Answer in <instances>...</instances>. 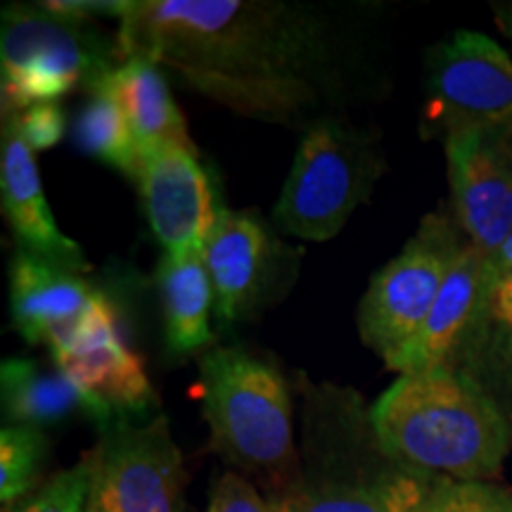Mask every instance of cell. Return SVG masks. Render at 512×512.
<instances>
[{
    "label": "cell",
    "mask_w": 512,
    "mask_h": 512,
    "mask_svg": "<svg viewBox=\"0 0 512 512\" xmlns=\"http://www.w3.org/2000/svg\"><path fill=\"white\" fill-rule=\"evenodd\" d=\"M121 62L119 41L102 34L88 19L57 15L43 3L3 10V114L60 105L76 88L91 93Z\"/></svg>",
    "instance_id": "cell-5"
},
{
    "label": "cell",
    "mask_w": 512,
    "mask_h": 512,
    "mask_svg": "<svg viewBox=\"0 0 512 512\" xmlns=\"http://www.w3.org/2000/svg\"><path fill=\"white\" fill-rule=\"evenodd\" d=\"M121 57L171 69L240 117L316 124L347 91V46L320 12L271 0H128Z\"/></svg>",
    "instance_id": "cell-1"
},
{
    "label": "cell",
    "mask_w": 512,
    "mask_h": 512,
    "mask_svg": "<svg viewBox=\"0 0 512 512\" xmlns=\"http://www.w3.org/2000/svg\"><path fill=\"white\" fill-rule=\"evenodd\" d=\"M48 10L57 12L64 17H76V19H88L91 17H119L124 19L128 10V0H50L43 3Z\"/></svg>",
    "instance_id": "cell-27"
},
{
    "label": "cell",
    "mask_w": 512,
    "mask_h": 512,
    "mask_svg": "<svg viewBox=\"0 0 512 512\" xmlns=\"http://www.w3.org/2000/svg\"><path fill=\"white\" fill-rule=\"evenodd\" d=\"M36 152L19 131L15 114H3V147H0V197L17 247L53 264L83 273L86 254L72 238L57 228L38 176Z\"/></svg>",
    "instance_id": "cell-15"
},
{
    "label": "cell",
    "mask_w": 512,
    "mask_h": 512,
    "mask_svg": "<svg viewBox=\"0 0 512 512\" xmlns=\"http://www.w3.org/2000/svg\"><path fill=\"white\" fill-rule=\"evenodd\" d=\"M159 299H162L166 344L174 354L188 356L202 351L211 342V287L202 252L164 256L157 271Z\"/></svg>",
    "instance_id": "cell-18"
},
{
    "label": "cell",
    "mask_w": 512,
    "mask_h": 512,
    "mask_svg": "<svg viewBox=\"0 0 512 512\" xmlns=\"http://www.w3.org/2000/svg\"><path fill=\"white\" fill-rule=\"evenodd\" d=\"M299 394V475L278 501L287 512H413L444 479L396 460L354 389L304 382Z\"/></svg>",
    "instance_id": "cell-2"
},
{
    "label": "cell",
    "mask_w": 512,
    "mask_h": 512,
    "mask_svg": "<svg viewBox=\"0 0 512 512\" xmlns=\"http://www.w3.org/2000/svg\"><path fill=\"white\" fill-rule=\"evenodd\" d=\"M489 318L496 328L512 332V271L501 275L491 287Z\"/></svg>",
    "instance_id": "cell-28"
},
{
    "label": "cell",
    "mask_w": 512,
    "mask_h": 512,
    "mask_svg": "<svg viewBox=\"0 0 512 512\" xmlns=\"http://www.w3.org/2000/svg\"><path fill=\"white\" fill-rule=\"evenodd\" d=\"M271 512H287L278 501H271Z\"/></svg>",
    "instance_id": "cell-31"
},
{
    "label": "cell",
    "mask_w": 512,
    "mask_h": 512,
    "mask_svg": "<svg viewBox=\"0 0 512 512\" xmlns=\"http://www.w3.org/2000/svg\"><path fill=\"white\" fill-rule=\"evenodd\" d=\"M91 460L88 453L69 470L43 482L17 512H88L91 501Z\"/></svg>",
    "instance_id": "cell-23"
},
{
    "label": "cell",
    "mask_w": 512,
    "mask_h": 512,
    "mask_svg": "<svg viewBox=\"0 0 512 512\" xmlns=\"http://www.w3.org/2000/svg\"><path fill=\"white\" fill-rule=\"evenodd\" d=\"M110 88L143 157L162 150L197 152L159 64L145 57H128L110 74Z\"/></svg>",
    "instance_id": "cell-17"
},
{
    "label": "cell",
    "mask_w": 512,
    "mask_h": 512,
    "mask_svg": "<svg viewBox=\"0 0 512 512\" xmlns=\"http://www.w3.org/2000/svg\"><path fill=\"white\" fill-rule=\"evenodd\" d=\"M138 183L147 221L164 252H202L221 209L197 152L162 150L145 155Z\"/></svg>",
    "instance_id": "cell-13"
},
{
    "label": "cell",
    "mask_w": 512,
    "mask_h": 512,
    "mask_svg": "<svg viewBox=\"0 0 512 512\" xmlns=\"http://www.w3.org/2000/svg\"><path fill=\"white\" fill-rule=\"evenodd\" d=\"M209 512H271V501L240 472H223L211 489Z\"/></svg>",
    "instance_id": "cell-24"
},
{
    "label": "cell",
    "mask_w": 512,
    "mask_h": 512,
    "mask_svg": "<svg viewBox=\"0 0 512 512\" xmlns=\"http://www.w3.org/2000/svg\"><path fill=\"white\" fill-rule=\"evenodd\" d=\"M370 415L396 460L434 477L489 482L512 446L503 403L477 375L456 366L401 375Z\"/></svg>",
    "instance_id": "cell-3"
},
{
    "label": "cell",
    "mask_w": 512,
    "mask_h": 512,
    "mask_svg": "<svg viewBox=\"0 0 512 512\" xmlns=\"http://www.w3.org/2000/svg\"><path fill=\"white\" fill-rule=\"evenodd\" d=\"M53 358L57 373L79 392L88 418L98 422L100 430L155 415L157 396L143 358L121 339L117 313L105 294H100L79 330L53 349Z\"/></svg>",
    "instance_id": "cell-10"
},
{
    "label": "cell",
    "mask_w": 512,
    "mask_h": 512,
    "mask_svg": "<svg viewBox=\"0 0 512 512\" xmlns=\"http://www.w3.org/2000/svg\"><path fill=\"white\" fill-rule=\"evenodd\" d=\"M486 261H489V271H491V278H494V283L501 278V275L512 271V233L494 254L486 256Z\"/></svg>",
    "instance_id": "cell-29"
},
{
    "label": "cell",
    "mask_w": 512,
    "mask_h": 512,
    "mask_svg": "<svg viewBox=\"0 0 512 512\" xmlns=\"http://www.w3.org/2000/svg\"><path fill=\"white\" fill-rule=\"evenodd\" d=\"M382 164L366 133L332 117L306 128L273 219L299 240L325 242L373 192Z\"/></svg>",
    "instance_id": "cell-6"
},
{
    "label": "cell",
    "mask_w": 512,
    "mask_h": 512,
    "mask_svg": "<svg viewBox=\"0 0 512 512\" xmlns=\"http://www.w3.org/2000/svg\"><path fill=\"white\" fill-rule=\"evenodd\" d=\"M491 287H494V278H491L486 254L467 240L441 287L430 316L425 318L418 335L394 358H389L387 368L401 375L441 366L458 368L460 358L475 354L491 328Z\"/></svg>",
    "instance_id": "cell-11"
},
{
    "label": "cell",
    "mask_w": 512,
    "mask_h": 512,
    "mask_svg": "<svg viewBox=\"0 0 512 512\" xmlns=\"http://www.w3.org/2000/svg\"><path fill=\"white\" fill-rule=\"evenodd\" d=\"M491 8H494V17H496L498 27H501L505 36L512 38V3H494Z\"/></svg>",
    "instance_id": "cell-30"
},
{
    "label": "cell",
    "mask_w": 512,
    "mask_h": 512,
    "mask_svg": "<svg viewBox=\"0 0 512 512\" xmlns=\"http://www.w3.org/2000/svg\"><path fill=\"white\" fill-rule=\"evenodd\" d=\"M88 512H183L188 472L164 413L102 430Z\"/></svg>",
    "instance_id": "cell-9"
},
{
    "label": "cell",
    "mask_w": 512,
    "mask_h": 512,
    "mask_svg": "<svg viewBox=\"0 0 512 512\" xmlns=\"http://www.w3.org/2000/svg\"><path fill=\"white\" fill-rule=\"evenodd\" d=\"M444 152L458 228L491 256L512 233V133H453Z\"/></svg>",
    "instance_id": "cell-12"
},
{
    "label": "cell",
    "mask_w": 512,
    "mask_h": 512,
    "mask_svg": "<svg viewBox=\"0 0 512 512\" xmlns=\"http://www.w3.org/2000/svg\"><path fill=\"white\" fill-rule=\"evenodd\" d=\"M202 415L211 448L242 477H252L280 501L299 475L292 392L273 363L242 347L211 349L200 361Z\"/></svg>",
    "instance_id": "cell-4"
},
{
    "label": "cell",
    "mask_w": 512,
    "mask_h": 512,
    "mask_svg": "<svg viewBox=\"0 0 512 512\" xmlns=\"http://www.w3.org/2000/svg\"><path fill=\"white\" fill-rule=\"evenodd\" d=\"M508 415H510V420H512V408H510V411H508Z\"/></svg>",
    "instance_id": "cell-32"
},
{
    "label": "cell",
    "mask_w": 512,
    "mask_h": 512,
    "mask_svg": "<svg viewBox=\"0 0 512 512\" xmlns=\"http://www.w3.org/2000/svg\"><path fill=\"white\" fill-rule=\"evenodd\" d=\"M202 256L221 320H238L264 299L275 268V242L259 214L221 209Z\"/></svg>",
    "instance_id": "cell-16"
},
{
    "label": "cell",
    "mask_w": 512,
    "mask_h": 512,
    "mask_svg": "<svg viewBox=\"0 0 512 512\" xmlns=\"http://www.w3.org/2000/svg\"><path fill=\"white\" fill-rule=\"evenodd\" d=\"M467 131L512 133V57L494 38L456 31L427 53L422 133Z\"/></svg>",
    "instance_id": "cell-8"
},
{
    "label": "cell",
    "mask_w": 512,
    "mask_h": 512,
    "mask_svg": "<svg viewBox=\"0 0 512 512\" xmlns=\"http://www.w3.org/2000/svg\"><path fill=\"white\" fill-rule=\"evenodd\" d=\"M48 441L41 430L8 425L0 432V501L5 508L34 491L46 460Z\"/></svg>",
    "instance_id": "cell-21"
},
{
    "label": "cell",
    "mask_w": 512,
    "mask_h": 512,
    "mask_svg": "<svg viewBox=\"0 0 512 512\" xmlns=\"http://www.w3.org/2000/svg\"><path fill=\"white\" fill-rule=\"evenodd\" d=\"M3 384V406L12 425L43 430L55 425L76 411L88 415V408L79 392L60 373L41 370L34 361L10 358L0 370Z\"/></svg>",
    "instance_id": "cell-19"
},
{
    "label": "cell",
    "mask_w": 512,
    "mask_h": 512,
    "mask_svg": "<svg viewBox=\"0 0 512 512\" xmlns=\"http://www.w3.org/2000/svg\"><path fill=\"white\" fill-rule=\"evenodd\" d=\"M465 242L456 223L430 214L401 254L370 280L358 306V332L384 363L418 335Z\"/></svg>",
    "instance_id": "cell-7"
},
{
    "label": "cell",
    "mask_w": 512,
    "mask_h": 512,
    "mask_svg": "<svg viewBox=\"0 0 512 512\" xmlns=\"http://www.w3.org/2000/svg\"><path fill=\"white\" fill-rule=\"evenodd\" d=\"M19 131L27 138L31 150L41 152L55 147L64 138L67 131V119L60 105H36L27 112L15 114Z\"/></svg>",
    "instance_id": "cell-26"
},
{
    "label": "cell",
    "mask_w": 512,
    "mask_h": 512,
    "mask_svg": "<svg viewBox=\"0 0 512 512\" xmlns=\"http://www.w3.org/2000/svg\"><path fill=\"white\" fill-rule=\"evenodd\" d=\"M475 366L489 370L491 380L501 389H505L508 399L512 401V332L501 330L491 323L489 332H486L484 342L479 344L475 354L470 356Z\"/></svg>",
    "instance_id": "cell-25"
},
{
    "label": "cell",
    "mask_w": 512,
    "mask_h": 512,
    "mask_svg": "<svg viewBox=\"0 0 512 512\" xmlns=\"http://www.w3.org/2000/svg\"><path fill=\"white\" fill-rule=\"evenodd\" d=\"M76 143L91 157L138 181L143 169V152L133 138L119 100L114 98L110 76L93 88L91 98L81 110L76 121Z\"/></svg>",
    "instance_id": "cell-20"
},
{
    "label": "cell",
    "mask_w": 512,
    "mask_h": 512,
    "mask_svg": "<svg viewBox=\"0 0 512 512\" xmlns=\"http://www.w3.org/2000/svg\"><path fill=\"white\" fill-rule=\"evenodd\" d=\"M100 292L69 271L17 247L10 261L12 323L27 342L60 347L79 330Z\"/></svg>",
    "instance_id": "cell-14"
},
{
    "label": "cell",
    "mask_w": 512,
    "mask_h": 512,
    "mask_svg": "<svg viewBox=\"0 0 512 512\" xmlns=\"http://www.w3.org/2000/svg\"><path fill=\"white\" fill-rule=\"evenodd\" d=\"M413 512H512V491L491 482L441 479Z\"/></svg>",
    "instance_id": "cell-22"
}]
</instances>
